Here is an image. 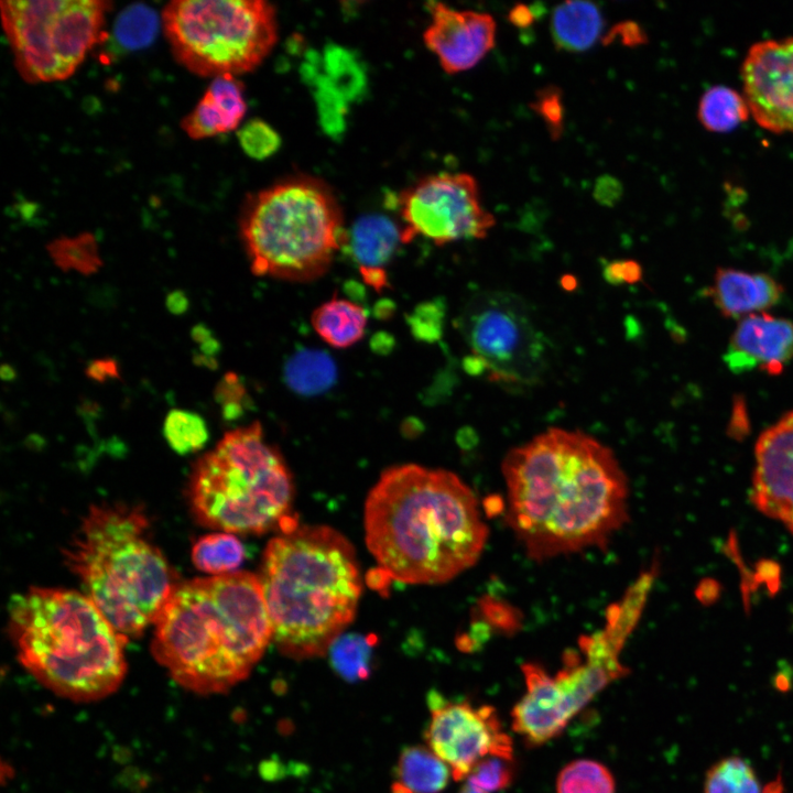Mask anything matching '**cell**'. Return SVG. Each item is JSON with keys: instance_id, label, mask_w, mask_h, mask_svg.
Here are the masks:
<instances>
[{"instance_id": "obj_46", "label": "cell", "mask_w": 793, "mask_h": 793, "mask_svg": "<svg viewBox=\"0 0 793 793\" xmlns=\"http://www.w3.org/2000/svg\"><path fill=\"white\" fill-rule=\"evenodd\" d=\"M193 362L196 366L205 367L210 370H215L218 367L217 359L215 357L206 356L202 352H195L193 356Z\"/></svg>"}, {"instance_id": "obj_48", "label": "cell", "mask_w": 793, "mask_h": 793, "mask_svg": "<svg viewBox=\"0 0 793 793\" xmlns=\"http://www.w3.org/2000/svg\"><path fill=\"white\" fill-rule=\"evenodd\" d=\"M0 376H1L2 380L11 381L15 378L17 372H15L14 368H12L10 365L3 363L0 369Z\"/></svg>"}, {"instance_id": "obj_19", "label": "cell", "mask_w": 793, "mask_h": 793, "mask_svg": "<svg viewBox=\"0 0 793 793\" xmlns=\"http://www.w3.org/2000/svg\"><path fill=\"white\" fill-rule=\"evenodd\" d=\"M783 293L782 284L773 276L734 268H718L706 290L724 317L737 319L765 313L782 300Z\"/></svg>"}, {"instance_id": "obj_8", "label": "cell", "mask_w": 793, "mask_h": 793, "mask_svg": "<svg viewBox=\"0 0 793 793\" xmlns=\"http://www.w3.org/2000/svg\"><path fill=\"white\" fill-rule=\"evenodd\" d=\"M240 232L256 275L306 282L322 276L345 245L340 207L313 177H292L250 198Z\"/></svg>"}, {"instance_id": "obj_36", "label": "cell", "mask_w": 793, "mask_h": 793, "mask_svg": "<svg viewBox=\"0 0 793 793\" xmlns=\"http://www.w3.org/2000/svg\"><path fill=\"white\" fill-rule=\"evenodd\" d=\"M531 109L544 122L546 130L553 141L561 139L564 132L565 107L563 91L555 85H547L536 90Z\"/></svg>"}, {"instance_id": "obj_31", "label": "cell", "mask_w": 793, "mask_h": 793, "mask_svg": "<svg viewBox=\"0 0 793 793\" xmlns=\"http://www.w3.org/2000/svg\"><path fill=\"white\" fill-rule=\"evenodd\" d=\"M556 793H616L610 770L593 759H576L557 774Z\"/></svg>"}, {"instance_id": "obj_4", "label": "cell", "mask_w": 793, "mask_h": 793, "mask_svg": "<svg viewBox=\"0 0 793 793\" xmlns=\"http://www.w3.org/2000/svg\"><path fill=\"white\" fill-rule=\"evenodd\" d=\"M258 578L272 641L294 660L328 651L352 621L362 590L354 546L326 525L297 524L273 537Z\"/></svg>"}, {"instance_id": "obj_6", "label": "cell", "mask_w": 793, "mask_h": 793, "mask_svg": "<svg viewBox=\"0 0 793 793\" xmlns=\"http://www.w3.org/2000/svg\"><path fill=\"white\" fill-rule=\"evenodd\" d=\"M149 529L140 506H91L63 551L85 594L127 638L154 623L177 584Z\"/></svg>"}, {"instance_id": "obj_45", "label": "cell", "mask_w": 793, "mask_h": 793, "mask_svg": "<svg viewBox=\"0 0 793 793\" xmlns=\"http://www.w3.org/2000/svg\"><path fill=\"white\" fill-rule=\"evenodd\" d=\"M191 336L193 340L199 345L213 337L211 330L204 324H196L193 326L191 329Z\"/></svg>"}, {"instance_id": "obj_7", "label": "cell", "mask_w": 793, "mask_h": 793, "mask_svg": "<svg viewBox=\"0 0 793 793\" xmlns=\"http://www.w3.org/2000/svg\"><path fill=\"white\" fill-rule=\"evenodd\" d=\"M293 497L287 466L259 422L226 433L196 461L187 486L196 521L232 534L296 526Z\"/></svg>"}, {"instance_id": "obj_9", "label": "cell", "mask_w": 793, "mask_h": 793, "mask_svg": "<svg viewBox=\"0 0 793 793\" xmlns=\"http://www.w3.org/2000/svg\"><path fill=\"white\" fill-rule=\"evenodd\" d=\"M161 21L176 62L203 77L251 72L278 40L276 12L264 0H174Z\"/></svg>"}, {"instance_id": "obj_21", "label": "cell", "mask_w": 793, "mask_h": 793, "mask_svg": "<svg viewBox=\"0 0 793 793\" xmlns=\"http://www.w3.org/2000/svg\"><path fill=\"white\" fill-rule=\"evenodd\" d=\"M402 229L382 215H366L352 225L346 235L348 246L360 273L377 291L388 285L384 265L391 260L399 243Z\"/></svg>"}, {"instance_id": "obj_15", "label": "cell", "mask_w": 793, "mask_h": 793, "mask_svg": "<svg viewBox=\"0 0 793 793\" xmlns=\"http://www.w3.org/2000/svg\"><path fill=\"white\" fill-rule=\"evenodd\" d=\"M750 492L758 511L793 535V410L758 437Z\"/></svg>"}, {"instance_id": "obj_27", "label": "cell", "mask_w": 793, "mask_h": 793, "mask_svg": "<svg viewBox=\"0 0 793 793\" xmlns=\"http://www.w3.org/2000/svg\"><path fill=\"white\" fill-rule=\"evenodd\" d=\"M246 555L241 541L228 532L200 536L192 547L195 567L213 576L237 572Z\"/></svg>"}, {"instance_id": "obj_3", "label": "cell", "mask_w": 793, "mask_h": 793, "mask_svg": "<svg viewBox=\"0 0 793 793\" xmlns=\"http://www.w3.org/2000/svg\"><path fill=\"white\" fill-rule=\"evenodd\" d=\"M154 626L153 656L198 694L222 693L247 678L272 641L258 575L248 572L177 583Z\"/></svg>"}, {"instance_id": "obj_43", "label": "cell", "mask_w": 793, "mask_h": 793, "mask_svg": "<svg viewBox=\"0 0 793 793\" xmlns=\"http://www.w3.org/2000/svg\"><path fill=\"white\" fill-rule=\"evenodd\" d=\"M535 18L536 15L529 6L520 3L511 8L508 14L510 23L522 29L530 26L534 22Z\"/></svg>"}, {"instance_id": "obj_1", "label": "cell", "mask_w": 793, "mask_h": 793, "mask_svg": "<svg viewBox=\"0 0 793 793\" xmlns=\"http://www.w3.org/2000/svg\"><path fill=\"white\" fill-rule=\"evenodd\" d=\"M506 522L535 562L602 548L629 520V485L613 452L578 431L550 428L508 452Z\"/></svg>"}, {"instance_id": "obj_17", "label": "cell", "mask_w": 793, "mask_h": 793, "mask_svg": "<svg viewBox=\"0 0 793 793\" xmlns=\"http://www.w3.org/2000/svg\"><path fill=\"white\" fill-rule=\"evenodd\" d=\"M525 693L511 710L512 729L530 747L558 737L575 717L554 676L539 663L521 665Z\"/></svg>"}, {"instance_id": "obj_42", "label": "cell", "mask_w": 793, "mask_h": 793, "mask_svg": "<svg viewBox=\"0 0 793 793\" xmlns=\"http://www.w3.org/2000/svg\"><path fill=\"white\" fill-rule=\"evenodd\" d=\"M85 373L89 379L99 383L120 378L119 367L113 358H100L90 361Z\"/></svg>"}, {"instance_id": "obj_11", "label": "cell", "mask_w": 793, "mask_h": 793, "mask_svg": "<svg viewBox=\"0 0 793 793\" xmlns=\"http://www.w3.org/2000/svg\"><path fill=\"white\" fill-rule=\"evenodd\" d=\"M471 351L466 370L508 387L537 383L546 368V344L519 296L485 291L468 302L459 321Z\"/></svg>"}, {"instance_id": "obj_18", "label": "cell", "mask_w": 793, "mask_h": 793, "mask_svg": "<svg viewBox=\"0 0 793 793\" xmlns=\"http://www.w3.org/2000/svg\"><path fill=\"white\" fill-rule=\"evenodd\" d=\"M792 359L793 322L768 313L739 319L723 356L738 374L757 368L778 373Z\"/></svg>"}, {"instance_id": "obj_10", "label": "cell", "mask_w": 793, "mask_h": 793, "mask_svg": "<svg viewBox=\"0 0 793 793\" xmlns=\"http://www.w3.org/2000/svg\"><path fill=\"white\" fill-rule=\"evenodd\" d=\"M111 3L105 0L0 2L18 73L29 83L63 80L99 42Z\"/></svg>"}, {"instance_id": "obj_24", "label": "cell", "mask_w": 793, "mask_h": 793, "mask_svg": "<svg viewBox=\"0 0 793 793\" xmlns=\"http://www.w3.org/2000/svg\"><path fill=\"white\" fill-rule=\"evenodd\" d=\"M311 323L317 335L334 348H348L363 336L367 313L359 304L334 296L315 308Z\"/></svg>"}, {"instance_id": "obj_2", "label": "cell", "mask_w": 793, "mask_h": 793, "mask_svg": "<svg viewBox=\"0 0 793 793\" xmlns=\"http://www.w3.org/2000/svg\"><path fill=\"white\" fill-rule=\"evenodd\" d=\"M366 544L397 582L435 585L474 566L488 540L477 498L454 472L416 464L389 467L365 503Z\"/></svg>"}, {"instance_id": "obj_16", "label": "cell", "mask_w": 793, "mask_h": 793, "mask_svg": "<svg viewBox=\"0 0 793 793\" xmlns=\"http://www.w3.org/2000/svg\"><path fill=\"white\" fill-rule=\"evenodd\" d=\"M431 23L423 33L426 47L449 75L475 67L496 45L497 23L487 12L456 10L431 2Z\"/></svg>"}, {"instance_id": "obj_47", "label": "cell", "mask_w": 793, "mask_h": 793, "mask_svg": "<svg viewBox=\"0 0 793 793\" xmlns=\"http://www.w3.org/2000/svg\"><path fill=\"white\" fill-rule=\"evenodd\" d=\"M220 351V343L213 336L202 345H199V352L215 357Z\"/></svg>"}, {"instance_id": "obj_41", "label": "cell", "mask_w": 793, "mask_h": 793, "mask_svg": "<svg viewBox=\"0 0 793 793\" xmlns=\"http://www.w3.org/2000/svg\"><path fill=\"white\" fill-rule=\"evenodd\" d=\"M621 195L622 185L616 177L602 175L597 178L594 197L599 204L612 206L620 199Z\"/></svg>"}, {"instance_id": "obj_25", "label": "cell", "mask_w": 793, "mask_h": 793, "mask_svg": "<svg viewBox=\"0 0 793 793\" xmlns=\"http://www.w3.org/2000/svg\"><path fill=\"white\" fill-rule=\"evenodd\" d=\"M283 377L291 390L312 397L332 388L337 378L334 359L323 350L304 348L285 362Z\"/></svg>"}, {"instance_id": "obj_38", "label": "cell", "mask_w": 793, "mask_h": 793, "mask_svg": "<svg viewBox=\"0 0 793 793\" xmlns=\"http://www.w3.org/2000/svg\"><path fill=\"white\" fill-rule=\"evenodd\" d=\"M214 395L215 400L222 405V414L226 420H235L242 414L247 391L236 373H226L217 384Z\"/></svg>"}, {"instance_id": "obj_26", "label": "cell", "mask_w": 793, "mask_h": 793, "mask_svg": "<svg viewBox=\"0 0 793 793\" xmlns=\"http://www.w3.org/2000/svg\"><path fill=\"white\" fill-rule=\"evenodd\" d=\"M749 116L745 97L727 86L710 87L698 102L697 118L710 132H729L748 120Z\"/></svg>"}, {"instance_id": "obj_32", "label": "cell", "mask_w": 793, "mask_h": 793, "mask_svg": "<svg viewBox=\"0 0 793 793\" xmlns=\"http://www.w3.org/2000/svg\"><path fill=\"white\" fill-rule=\"evenodd\" d=\"M54 263L63 271L84 275L97 273L102 267L96 238L88 232L76 237H62L46 247Z\"/></svg>"}, {"instance_id": "obj_28", "label": "cell", "mask_w": 793, "mask_h": 793, "mask_svg": "<svg viewBox=\"0 0 793 793\" xmlns=\"http://www.w3.org/2000/svg\"><path fill=\"white\" fill-rule=\"evenodd\" d=\"M373 644L372 636L340 634L327 651L333 669L349 682L367 678L371 670Z\"/></svg>"}, {"instance_id": "obj_34", "label": "cell", "mask_w": 793, "mask_h": 793, "mask_svg": "<svg viewBox=\"0 0 793 793\" xmlns=\"http://www.w3.org/2000/svg\"><path fill=\"white\" fill-rule=\"evenodd\" d=\"M514 776V760L490 756L476 764L466 785L482 793H495L510 786Z\"/></svg>"}, {"instance_id": "obj_13", "label": "cell", "mask_w": 793, "mask_h": 793, "mask_svg": "<svg viewBox=\"0 0 793 793\" xmlns=\"http://www.w3.org/2000/svg\"><path fill=\"white\" fill-rule=\"evenodd\" d=\"M431 718L424 732L427 747L452 770L453 779H467L484 758L514 760L513 742L496 708L449 700L436 691L427 695Z\"/></svg>"}, {"instance_id": "obj_39", "label": "cell", "mask_w": 793, "mask_h": 793, "mask_svg": "<svg viewBox=\"0 0 793 793\" xmlns=\"http://www.w3.org/2000/svg\"><path fill=\"white\" fill-rule=\"evenodd\" d=\"M626 46H638L647 42V35L643 29L633 21H623L611 28L610 32L604 39L605 44H610L616 40Z\"/></svg>"}, {"instance_id": "obj_30", "label": "cell", "mask_w": 793, "mask_h": 793, "mask_svg": "<svg viewBox=\"0 0 793 793\" xmlns=\"http://www.w3.org/2000/svg\"><path fill=\"white\" fill-rule=\"evenodd\" d=\"M703 793H763L752 765L730 756L716 761L705 774Z\"/></svg>"}, {"instance_id": "obj_40", "label": "cell", "mask_w": 793, "mask_h": 793, "mask_svg": "<svg viewBox=\"0 0 793 793\" xmlns=\"http://www.w3.org/2000/svg\"><path fill=\"white\" fill-rule=\"evenodd\" d=\"M604 275L609 283H634L641 278V267L632 260H616L606 264Z\"/></svg>"}, {"instance_id": "obj_20", "label": "cell", "mask_w": 793, "mask_h": 793, "mask_svg": "<svg viewBox=\"0 0 793 793\" xmlns=\"http://www.w3.org/2000/svg\"><path fill=\"white\" fill-rule=\"evenodd\" d=\"M247 104L243 85L233 75L215 77L181 127L194 140L215 137L239 127Z\"/></svg>"}, {"instance_id": "obj_14", "label": "cell", "mask_w": 793, "mask_h": 793, "mask_svg": "<svg viewBox=\"0 0 793 793\" xmlns=\"http://www.w3.org/2000/svg\"><path fill=\"white\" fill-rule=\"evenodd\" d=\"M743 97L759 126L793 134V37L754 43L741 66Z\"/></svg>"}, {"instance_id": "obj_23", "label": "cell", "mask_w": 793, "mask_h": 793, "mask_svg": "<svg viewBox=\"0 0 793 793\" xmlns=\"http://www.w3.org/2000/svg\"><path fill=\"white\" fill-rule=\"evenodd\" d=\"M453 778L450 768L428 747L410 746L398 759L392 793H441Z\"/></svg>"}, {"instance_id": "obj_22", "label": "cell", "mask_w": 793, "mask_h": 793, "mask_svg": "<svg viewBox=\"0 0 793 793\" xmlns=\"http://www.w3.org/2000/svg\"><path fill=\"white\" fill-rule=\"evenodd\" d=\"M604 28L599 7L588 1H565L551 17V35L557 50L580 53L593 47Z\"/></svg>"}, {"instance_id": "obj_35", "label": "cell", "mask_w": 793, "mask_h": 793, "mask_svg": "<svg viewBox=\"0 0 793 793\" xmlns=\"http://www.w3.org/2000/svg\"><path fill=\"white\" fill-rule=\"evenodd\" d=\"M237 137L245 153L256 160L271 156L281 145L279 133L260 119L247 121L238 129Z\"/></svg>"}, {"instance_id": "obj_49", "label": "cell", "mask_w": 793, "mask_h": 793, "mask_svg": "<svg viewBox=\"0 0 793 793\" xmlns=\"http://www.w3.org/2000/svg\"><path fill=\"white\" fill-rule=\"evenodd\" d=\"M459 793H482V792L476 791V790L469 787L468 785H465V786L460 790Z\"/></svg>"}, {"instance_id": "obj_44", "label": "cell", "mask_w": 793, "mask_h": 793, "mask_svg": "<svg viewBox=\"0 0 793 793\" xmlns=\"http://www.w3.org/2000/svg\"><path fill=\"white\" fill-rule=\"evenodd\" d=\"M188 298L186 294L181 290L173 291L166 296V307L174 315H181L185 313L188 308Z\"/></svg>"}, {"instance_id": "obj_12", "label": "cell", "mask_w": 793, "mask_h": 793, "mask_svg": "<svg viewBox=\"0 0 793 793\" xmlns=\"http://www.w3.org/2000/svg\"><path fill=\"white\" fill-rule=\"evenodd\" d=\"M404 222L402 242L423 236L437 246L482 239L496 225L480 199L477 180L468 173H438L420 180L399 198Z\"/></svg>"}, {"instance_id": "obj_5", "label": "cell", "mask_w": 793, "mask_h": 793, "mask_svg": "<svg viewBox=\"0 0 793 793\" xmlns=\"http://www.w3.org/2000/svg\"><path fill=\"white\" fill-rule=\"evenodd\" d=\"M8 626L20 663L59 696L96 700L124 677L128 638L85 593L32 587L11 599Z\"/></svg>"}, {"instance_id": "obj_33", "label": "cell", "mask_w": 793, "mask_h": 793, "mask_svg": "<svg viewBox=\"0 0 793 793\" xmlns=\"http://www.w3.org/2000/svg\"><path fill=\"white\" fill-rule=\"evenodd\" d=\"M163 434L170 447L180 455L197 452L208 441L204 419L187 410H171L164 421Z\"/></svg>"}, {"instance_id": "obj_29", "label": "cell", "mask_w": 793, "mask_h": 793, "mask_svg": "<svg viewBox=\"0 0 793 793\" xmlns=\"http://www.w3.org/2000/svg\"><path fill=\"white\" fill-rule=\"evenodd\" d=\"M160 25L161 18L152 8L141 3L131 4L118 14L112 37L121 50H140L154 41Z\"/></svg>"}, {"instance_id": "obj_37", "label": "cell", "mask_w": 793, "mask_h": 793, "mask_svg": "<svg viewBox=\"0 0 793 793\" xmlns=\"http://www.w3.org/2000/svg\"><path fill=\"white\" fill-rule=\"evenodd\" d=\"M478 619L484 621L490 629L504 634H512L520 629V611L512 608L508 602L496 597L486 595L478 601Z\"/></svg>"}]
</instances>
